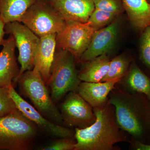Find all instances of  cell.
<instances>
[{
	"label": "cell",
	"instance_id": "17",
	"mask_svg": "<svg viewBox=\"0 0 150 150\" xmlns=\"http://www.w3.org/2000/svg\"><path fill=\"white\" fill-rule=\"evenodd\" d=\"M133 27L144 30L150 26V3L147 0H121Z\"/></svg>",
	"mask_w": 150,
	"mask_h": 150
},
{
	"label": "cell",
	"instance_id": "6",
	"mask_svg": "<svg viewBox=\"0 0 150 150\" xmlns=\"http://www.w3.org/2000/svg\"><path fill=\"white\" fill-rule=\"evenodd\" d=\"M21 22L39 38L58 34L66 24L62 15L47 0H37L23 15Z\"/></svg>",
	"mask_w": 150,
	"mask_h": 150
},
{
	"label": "cell",
	"instance_id": "4",
	"mask_svg": "<svg viewBox=\"0 0 150 150\" xmlns=\"http://www.w3.org/2000/svg\"><path fill=\"white\" fill-rule=\"evenodd\" d=\"M21 93L30 100L35 109L45 118L64 126L60 110L51 98L47 85L37 68L23 73L17 81Z\"/></svg>",
	"mask_w": 150,
	"mask_h": 150
},
{
	"label": "cell",
	"instance_id": "25",
	"mask_svg": "<svg viewBox=\"0 0 150 150\" xmlns=\"http://www.w3.org/2000/svg\"><path fill=\"white\" fill-rule=\"evenodd\" d=\"M76 141L75 137L58 138L47 146L42 148L43 150H74Z\"/></svg>",
	"mask_w": 150,
	"mask_h": 150
},
{
	"label": "cell",
	"instance_id": "29",
	"mask_svg": "<svg viewBox=\"0 0 150 150\" xmlns=\"http://www.w3.org/2000/svg\"><path fill=\"white\" fill-rule=\"evenodd\" d=\"M150 3V2H149Z\"/></svg>",
	"mask_w": 150,
	"mask_h": 150
},
{
	"label": "cell",
	"instance_id": "15",
	"mask_svg": "<svg viewBox=\"0 0 150 150\" xmlns=\"http://www.w3.org/2000/svg\"><path fill=\"white\" fill-rule=\"evenodd\" d=\"M56 35L51 34L40 38L35 55L34 67L39 71L46 85L56 51Z\"/></svg>",
	"mask_w": 150,
	"mask_h": 150
},
{
	"label": "cell",
	"instance_id": "1",
	"mask_svg": "<svg viewBox=\"0 0 150 150\" xmlns=\"http://www.w3.org/2000/svg\"><path fill=\"white\" fill-rule=\"evenodd\" d=\"M118 126L131 138L150 144V100L145 95L125 90L116 84L108 96Z\"/></svg>",
	"mask_w": 150,
	"mask_h": 150
},
{
	"label": "cell",
	"instance_id": "9",
	"mask_svg": "<svg viewBox=\"0 0 150 150\" xmlns=\"http://www.w3.org/2000/svg\"><path fill=\"white\" fill-rule=\"evenodd\" d=\"M60 112L66 127L84 129L96 120L93 107L77 92L67 93L60 105Z\"/></svg>",
	"mask_w": 150,
	"mask_h": 150
},
{
	"label": "cell",
	"instance_id": "7",
	"mask_svg": "<svg viewBox=\"0 0 150 150\" xmlns=\"http://www.w3.org/2000/svg\"><path fill=\"white\" fill-rule=\"evenodd\" d=\"M5 33L13 36L18 49V60L21 65L18 78L25 72L32 70L35 66V54L40 38L21 22L14 21L6 23Z\"/></svg>",
	"mask_w": 150,
	"mask_h": 150
},
{
	"label": "cell",
	"instance_id": "20",
	"mask_svg": "<svg viewBox=\"0 0 150 150\" xmlns=\"http://www.w3.org/2000/svg\"><path fill=\"white\" fill-rule=\"evenodd\" d=\"M131 62V59L123 54L114 57L110 60L108 72L101 81L121 80L127 74Z\"/></svg>",
	"mask_w": 150,
	"mask_h": 150
},
{
	"label": "cell",
	"instance_id": "14",
	"mask_svg": "<svg viewBox=\"0 0 150 150\" xmlns=\"http://www.w3.org/2000/svg\"><path fill=\"white\" fill-rule=\"evenodd\" d=\"M119 80L88 82L81 81L77 92L93 108L104 106L108 102L110 91Z\"/></svg>",
	"mask_w": 150,
	"mask_h": 150
},
{
	"label": "cell",
	"instance_id": "11",
	"mask_svg": "<svg viewBox=\"0 0 150 150\" xmlns=\"http://www.w3.org/2000/svg\"><path fill=\"white\" fill-rule=\"evenodd\" d=\"M119 25L117 18L106 27L96 31L88 48L82 55L79 63L82 64L103 54H107L116 39Z\"/></svg>",
	"mask_w": 150,
	"mask_h": 150
},
{
	"label": "cell",
	"instance_id": "28",
	"mask_svg": "<svg viewBox=\"0 0 150 150\" xmlns=\"http://www.w3.org/2000/svg\"><path fill=\"white\" fill-rule=\"evenodd\" d=\"M149 2H150V0H147Z\"/></svg>",
	"mask_w": 150,
	"mask_h": 150
},
{
	"label": "cell",
	"instance_id": "8",
	"mask_svg": "<svg viewBox=\"0 0 150 150\" xmlns=\"http://www.w3.org/2000/svg\"><path fill=\"white\" fill-rule=\"evenodd\" d=\"M96 31L86 23L67 21L64 29L56 34V49L70 52L79 63Z\"/></svg>",
	"mask_w": 150,
	"mask_h": 150
},
{
	"label": "cell",
	"instance_id": "3",
	"mask_svg": "<svg viewBox=\"0 0 150 150\" xmlns=\"http://www.w3.org/2000/svg\"><path fill=\"white\" fill-rule=\"evenodd\" d=\"M39 129L18 109L0 118V150H27Z\"/></svg>",
	"mask_w": 150,
	"mask_h": 150
},
{
	"label": "cell",
	"instance_id": "26",
	"mask_svg": "<svg viewBox=\"0 0 150 150\" xmlns=\"http://www.w3.org/2000/svg\"><path fill=\"white\" fill-rule=\"evenodd\" d=\"M129 142L131 145V148L136 150H150V144H145L131 138Z\"/></svg>",
	"mask_w": 150,
	"mask_h": 150
},
{
	"label": "cell",
	"instance_id": "2",
	"mask_svg": "<svg viewBox=\"0 0 150 150\" xmlns=\"http://www.w3.org/2000/svg\"><path fill=\"white\" fill-rule=\"evenodd\" d=\"M95 122L84 128H75L76 141L74 150H115L120 142H129L128 134L118 126L115 108L108 102L104 106L93 108Z\"/></svg>",
	"mask_w": 150,
	"mask_h": 150
},
{
	"label": "cell",
	"instance_id": "12",
	"mask_svg": "<svg viewBox=\"0 0 150 150\" xmlns=\"http://www.w3.org/2000/svg\"><path fill=\"white\" fill-rule=\"evenodd\" d=\"M0 52V87H8L16 83L20 69L15 55V41L13 36L9 35L4 39Z\"/></svg>",
	"mask_w": 150,
	"mask_h": 150
},
{
	"label": "cell",
	"instance_id": "16",
	"mask_svg": "<svg viewBox=\"0 0 150 150\" xmlns=\"http://www.w3.org/2000/svg\"><path fill=\"white\" fill-rule=\"evenodd\" d=\"M127 91L145 95L150 100V77L133 62L127 74L118 83Z\"/></svg>",
	"mask_w": 150,
	"mask_h": 150
},
{
	"label": "cell",
	"instance_id": "19",
	"mask_svg": "<svg viewBox=\"0 0 150 150\" xmlns=\"http://www.w3.org/2000/svg\"><path fill=\"white\" fill-rule=\"evenodd\" d=\"M37 0H0V18L5 24L21 22L23 15Z\"/></svg>",
	"mask_w": 150,
	"mask_h": 150
},
{
	"label": "cell",
	"instance_id": "24",
	"mask_svg": "<svg viewBox=\"0 0 150 150\" xmlns=\"http://www.w3.org/2000/svg\"><path fill=\"white\" fill-rule=\"evenodd\" d=\"M95 7L119 16L124 11L121 0H94Z\"/></svg>",
	"mask_w": 150,
	"mask_h": 150
},
{
	"label": "cell",
	"instance_id": "18",
	"mask_svg": "<svg viewBox=\"0 0 150 150\" xmlns=\"http://www.w3.org/2000/svg\"><path fill=\"white\" fill-rule=\"evenodd\" d=\"M110 60L107 54L81 64L79 77L81 81L98 82L102 81L109 70Z\"/></svg>",
	"mask_w": 150,
	"mask_h": 150
},
{
	"label": "cell",
	"instance_id": "13",
	"mask_svg": "<svg viewBox=\"0 0 150 150\" xmlns=\"http://www.w3.org/2000/svg\"><path fill=\"white\" fill-rule=\"evenodd\" d=\"M67 21L85 23L95 9L94 0H47Z\"/></svg>",
	"mask_w": 150,
	"mask_h": 150
},
{
	"label": "cell",
	"instance_id": "21",
	"mask_svg": "<svg viewBox=\"0 0 150 150\" xmlns=\"http://www.w3.org/2000/svg\"><path fill=\"white\" fill-rule=\"evenodd\" d=\"M118 16L111 13L95 8L86 23L97 30L107 26Z\"/></svg>",
	"mask_w": 150,
	"mask_h": 150
},
{
	"label": "cell",
	"instance_id": "5",
	"mask_svg": "<svg viewBox=\"0 0 150 150\" xmlns=\"http://www.w3.org/2000/svg\"><path fill=\"white\" fill-rule=\"evenodd\" d=\"M76 61L72 54L63 49H56L47 86L51 89L55 104L68 93L77 92L81 81L76 68Z\"/></svg>",
	"mask_w": 150,
	"mask_h": 150
},
{
	"label": "cell",
	"instance_id": "10",
	"mask_svg": "<svg viewBox=\"0 0 150 150\" xmlns=\"http://www.w3.org/2000/svg\"><path fill=\"white\" fill-rule=\"evenodd\" d=\"M9 93L17 108L46 135L57 138L74 137L75 131L72 129L53 123L45 118L17 92L13 85L9 86Z\"/></svg>",
	"mask_w": 150,
	"mask_h": 150
},
{
	"label": "cell",
	"instance_id": "23",
	"mask_svg": "<svg viewBox=\"0 0 150 150\" xmlns=\"http://www.w3.org/2000/svg\"><path fill=\"white\" fill-rule=\"evenodd\" d=\"M17 109L10 96L9 86L0 87V118L8 115Z\"/></svg>",
	"mask_w": 150,
	"mask_h": 150
},
{
	"label": "cell",
	"instance_id": "22",
	"mask_svg": "<svg viewBox=\"0 0 150 150\" xmlns=\"http://www.w3.org/2000/svg\"><path fill=\"white\" fill-rule=\"evenodd\" d=\"M140 59L150 70V26L143 30L140 41Z\"/></svg>",
	"mask_w": 150,
	"mask_h": 150
},
{
	"label": "cell",
	"instance_id": "27",
	"mask_svg": "<svg viewBox=\"0 0 150 150\" xmlns=\"http://www.w3.org/2000/svg\"><path fill=\"white\" fill-rule=\"evenodd\" d=\"M5 23L0 18V46L2 45L4 40V38L5 34L4 27Z\"/></svg>",
	"mask_w": 150,
	"mask_h": 150
}]
</instances>
